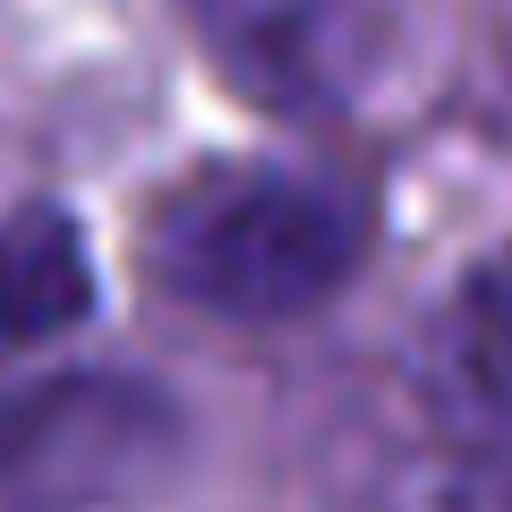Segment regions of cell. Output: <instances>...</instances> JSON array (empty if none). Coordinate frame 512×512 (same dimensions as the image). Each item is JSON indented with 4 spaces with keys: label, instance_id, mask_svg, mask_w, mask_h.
<instances>
[{
    "label": "cell",
    "instance_id": "obj_6",
    "mask_svg": "<svg viewBox=\"0 0 512 512\" xmlns=\"http://www.w3.org/2000/svg\"><path fill=\"white\" fill-rule=\"evenodd\" d=\"M410 512H512V487L495 470H436Z\"/></svg>",
    "mask_w": 512,
    "mask_h": 512
},
{
    "label": "cell",
    "instance_id": "obj_4",
    "mask_svg": "<svg viewBox=\"0 0 512 512\" xmlns=\"http://www.w3.org/2000/svg\"><path fill=\"white\" fill-rule=\"evenodd\" d=\"M94 308V265L69 214L35 205L0 231V359L26 342H52Z\"/></svg>",
    "mask_w": 512,
    "mask_h": 512
},
{
    "label": "cell",
    "instance_id": "obj_5",
    "mask_svg": "<svg viewBox=\"0 0 512 512\" xmlns=\"http://www.w3.org/2000/svg\"><path fill=\"white\" fill-rule=\"evenodd\" d=\"M461 376H470V393L495 419H512V256L461 308Z\"/></svg>",
    "mask_w": 512,
    "mask_h": 512
},
{
    "label": "cell",
    "instance_id": "obj_2",
    "mask_svg": "<svg viewBox=\"0 0 512 512\" xmlns=\"http://www.w3.org/2000/svg\"><path fill=\"white\" fill-rule=\"evenodd\" d=\"M180 453V410L137 376H52L0 402V512H94Z\"/></svg>",
    "mask_w": 512,
    "mask_h": 512
},
{
    "label": "cell",
    "instance_id": "obj_1",
    "mask_svg": "<svg viewBox=\"0 0 512 512\" xmlns=\"http://www.w3.org/2000/svg\"><path fill=\"white\" fill-rule=\"evenodd\" d=\"M359 265V205L299 171H205L154 222V274L205 316L282 325L325 308Z\"/></svg>",
    "mask_w": 512,
    "mask_h": 512
},
{
    "label": "cell",
    "instance_id": "obj_3",
    "mask_svg": "<svg viewBox=\"0 0 512 512\" xmlns=\"http://www.w3.org/2000/svg\"><path fill=\"white\" fill-rule=\"evenodd\" d=\"M188 18L265 111H333L376 60V0H188Z\"/></svg>",
    "mask_w": 512,
    "mask_h": 512
}]
</instances>
